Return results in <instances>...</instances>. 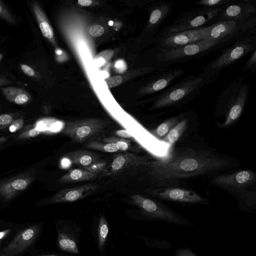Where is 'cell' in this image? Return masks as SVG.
<instances>
[{
    "label": "cell",
    "instance_id": "31",
    "mask_svg": "<svg viewBox=\"0 0 256 256\" xmlns=\"http://www.w3.org/2000/svg\"><path fill=\"white\" fill-rule=\"evenodd\" d=\"M122 82V78L117 76L111 77L106 81V83L108 88H112L120 84Z\"/></svg>",
    "mask_w": 256,
    "mask_h": 256
},
{
    "label": "cell",
    "instance_id": "28",
    "mask_svg": "<svg viewBox=\"0 0 256 256\" xmlns=\"http://www.w3.org/2000/svg\"><path fill=\"white\" fill-rule=\"evenodd\" d=\"M230 1V0H201L196 2L195 4L210 8H223Z\"/></svg>",
    "mask_w": 256,
    "mask_h": 256
},
{
    "label": "cell",
    "instance_id": "26",
    "mask_svg": "<svg viewBox=\"0 0 256 256\" xmlns=\"http://www.w3.org/2000/svg\"><path fill=\"white\" fill-rule=\"evenodd\" d=\"M86 146L89 148L107 152H114L119 151L118 146L113 143L101 142L92 141L88 142Z\"/></svg>",
    "mask_w": 256,
    "mask_h": 256
},
{
    "label": "cell",
    "instance_id": "38",
    "mask_svg": "<svg viewBox=\"0 0 256 256\" xmlns=\"http://www.w3.org/2000/svg\"><path fill=\"white\" fill-rule=\"evenodd\" d=\"M11 232L10 229H6L0 231V242L8 236Z\"/></svg>",
    "mask_w": 256,
    "mask_h": 256
},
{
    "label": "cell",
    "instance_id": "24",
    "mask_svg": "<svg viewBox=\"0 0 256 256\" xmlns=\"http://www.w3.org/2000/svg\"><path fill=\"white\" fill-rule=\"evenodd\" d=\"M188 120L183 119L179 121L164 137L162 140L170 145H172L180 138L187 127Z\"/></svg>",
    "mask_w": 256,
    "mask_h": 256
},
{
    "label": "cell",
    "instance_id": "29",
    "mask_svg": "<svg viewBox=\"0 0 256 256\" xmlns=\"http://www.w3.org/2000/svg\"><path fill=\"white\" fill-rule=\"evenodd\" d=\"M0 18L11 24H16V20L13 15L0 1Z\"/></svg>",
    "mask_w": 256,
    "mask_h": 256
},
{
    "label": "cell",
    "instance_id": "40",
    "mask_svg": "<svg viewBox=\"0 0 256 256\" xmlns=\"http://www.w3.org/2000/svg\"><path fill=\"white\" fill-rule=\"evenodd\" d=\"M36 256H60L58 255L52 254H44L37 255Z\"/></svg>",
    "mask_w": 256,
    "mask_h": 256
},
{
    "label": "cell",
    "instance_id": "25",
    "mask_svg": "<svg viewBox=\"0 0 256 256\" xmlns=\"http://www.w3.org/2000/svg\"><path fill=\"white\" fill-rule=\"evenodd\" d=\"M179 122V117L170 118L150 131L151 134L158 139H162L169 131Z\"/></svg>",
    "mask_w": 256,
    "mask_h": 256
},
{
    "label": "cell",
    "instance_id": "10",
    "mask_svg": "<svg viewBox=\"0 0 256 256\" xmlns=\"http://www.w3.org/2000/svg\"><path fill=\"white\" fill-rule=\"evenodd\" d=\"M255 17H256L255 1L230 0L228 4L222 8L216 22L234 21L246 22Z\"/></svg>",
    "mask_w": 256,
    "mask_h": 256
},
{
    "label": "cell",
    "instance_id": "6",
    "mask_svg": "<svg viewBox=\"0 0 256 256\" xmlns=\"http://www.w3.org/2000/svg\"><path fill=\"white\" fill-rule=\"evenodd\" d=\"M222 8L201 6L186 12L164 26L161 32H174L195 30L204 27V25L212 22L216 23Z\"/></svg>",
    "mask_w": 256,
    "mask_h": 256
},
{
    "label": "cell",
    "instance_id": "33",
    "mask_svg": "<svg viewBox=\"0 0 256 256\" xmlns=\"http://www.w3.org/2000/svg\"><path fill=\"white\" fill-rule=\"evenodd\" d=\"M175 253L176 256H198L190 249L186 248H179Z\"/></svg>",
    "mask_w": 256,
    "mask_h": 256
},
{
    "label": "cell",
    "instance_id": "39",
    "mask_svg": "<svg viewBox=\"0 0 256 256\" xmlns=\"http://www.w3.org/2000/svg\"><path fill=\"white\" fill-rule=\"evenodd\" d=\"M92 2L90 0H79L78 3L82 6H88L92 4Z\"/></svg>",
    "mask_w": 256,
    "mask_h": 256
},
{
    "label": "cell",
    "instance_id": "37",
    "mask_svg": "<svg viewBox=\"0 0 256 256\" xmlns=\"http://www.w3.org/2000/svg\"><path fill=\"white\" fill-rule=\"evenodd\" d=\"M40 130H38L36 128H34L28 131V135L30 137H32V138L35 137L39 134L40 133Z\"/></svg>",
    "mask_w": 256,
    "mask_h": 256
},
{
    "label": "cell",
    "instance_id": "35",
    "mask_svg": "<svg viewBox=\"0 0 256 256\" xmlns=\"http://www.w3.org/2000/svg\"><path fill=\"white\" fill-rule=\"evenodd\" d=\"M114 134L117 137L124 138V139H130L132 138L131 134L125 129L118 130L115 132Z\"/></svg>",
    "mask_w": 256,
    "mask_h": 256
},
{
    "label": "cell",
    "instance_id": "36",
    "mask_svg": "<svg viewBox=\"0 0 256 256\" xmlns=\"http://www.w3.org/2000/svg\"><path fill=\"white\" fill-rule=\"evenodd\" d=\"M22 72L26 75L30 76H34L36 74L34 70L28 65L23 64L20 66Z\"/></svg>",
    "mask_w": 256,
    "mask_h": 256
},
{
    "label": "cell",
    "instance_id": "9",
    "mask_svg": "<svg viewBox=\"0 0 256 256\" xmlns=\"http://www.w3.org/2000/svg\"><path fill=\"white\" fill-rule=\"evenodd\" d=\"M210 26L178 32H161L158 36L156 44L159 49H172L205 40Z\"/></svg>",
    "mask_w": 256,
    "mask_h": 256
},
{
    "label": "cell",
    "instance_id": "18",
    "mask_svg": "<svg viewBox=\"0 0 256 256\" xmlns=\"http://www.w3.org/2000/svg\"><path fill=\"white\" fill-rule=\"evenodd\" d=\"M64 157L68 158L72 164L82 167L86 170L104 162L96 154L84 150H76L68 152L64 154Z\"/></svg>",
    "mask_w": 256,
    "mask_h": 256
},
{
    "label": "cell",
    "instance_id": "19",
    "mask_svg": "<svg viewBox=\"0 0 256 256\" xmlns=\"http://www.w3.org/2000/svg\"><path fill=\"white\" fill-rule=\"evenodd\" d=\"M94 230V238L97 244L99 253L103 256L106 252V244L110 232L108 221L104 215H100L96 222Z\"/></svg>",
    "mask_w": 256,
    "mask_h": 256
},
{
    "label": "cell",
    "instance_id": "23",
    "mask_svg": "<svg viewBox=\"0 0 256 256\" xmlns=\"http://www.w3.org/2000/svg\"><path fill=\"white\" fill-rule=\"evenodd\" d=\"M30 182V181L28 178L15 179L2 186V189L4 188V192L1 194L8 198H12V194H16V192H20L26 189Z\"/></svg>",
    "mask_w": 256,
    "mask_h": 256
},
{
    "label": "cell",
    "instance_id": "5",
    "mask_svg": "<svg viewBox=\"0 0 256 256\" xmlns=\"http://www.w3.org/2000/svg\"><path fill=\"white\" fill-rule=\"evenodd\" d=\"M256 35V17L246 22L234 21L216 22L210 26L207 40L216 42L224 48L232 43Z\"/></svg>",
    "mask_w": 256,
    "mask_h": 256
},
{
    "label": "cell",
    "instance_id": "1",
    "mask_svg": "<svg viewBox=\"0 0 256 256\" xmlns=\"http://www.w3.org/2000/svg\"><path fill=\"white\" fill-rule=\"evenodd\" d=\"M230 163L229 159L210 151L180 148L172 150L164 158L147 162L144 166L152 182L164 186L220 170Z\"/></svg>",
    "mask_w": 256,
    "mask_h": 256
},
{
    "label": "cell",
    "instance_id": "13",
    "mask_svg": "<svg viewBox=\"0 0 256 256\" xmlns=\"http://www.w3.org/2000/svg\"><path fill=\"white\" fill-rule=\"evenodd\" d=\"M256 180L255 173L250 170H242L232 174L216 176L213 184L232 191L242 190L252 184Z\"/></svg>",
    "mask_w": 256,
    "mask_h": 256
},
{
    "label": "cell",
    "instance_id": "15",
    "mask_svg": "<svg viewBox=\"0 0 256 256\" xmlns=\"http://www.w3.org/2000/svg\"><path fill=\"white\" fill-rule=\"evenodd\" d=\"M150 193L160 199L175 202L190 204L205 202V199L196 192L181 188H169L160 190H155Z\"/></svg>",
    "mask_w": 256,
    "mask_h": 256
},
{
    "label": "cell",
    "instance_id": "42",
    "mask_svg": "<svg viewBox=\"0 0 256 256\" xmlns=\"http://www.w3.org/2000/svg\"><path fill=\"white\" fill-rule=\"evenodd\" d=\"M112 22H109V24L110 25H112Z\"/></svg>",
    "mask_w": 256,
    "mask_h": 256
},
{
    "label": "cell",
    "instance_id": "11",
    "mask_svg": "<svg viewBox=\"0 0 256 256\" xmlns=\"http://www.w3.org/2000/svg\"><path fill=\"white\" fill-rule=\"evenodd\" d=\"M105 126L98 119H84L67 122L62 132L74 141L80 143L102 132Z\"/></svg>",
    "mask_w": 256,
    "mask_h": 256
},
{
    "label": "cell",
    "instance_id": "14",
    "mask_svg": "<svg viewBox=\"0 0 256 256\" xmlns=\"http://www.w3.org/2000/svg\"><path fill=\"white\" fill-rule=\"evenodd\" d=\"M99 188L96 184H86L62 190L52 196L48 204L75 202L84 199L94 192Z\"/></svg>",
    "mask_w": 256,
    "mask_h": 256
},
{
    "label": "cell",
    "instance_id": "22",
    "mask_svg": "<svg viewBox=\"0 0 256 256\" xmlns=\"http://www.w3.org/2000/svg\"><path fill=\"white\" fill-rule=\"evenodd\" d=\"M32 8L42 34L44 37L48 40L52 39L54 38V32L44 12L37 2H34Z\"/></svg>",
    "mask_w": 256,
    "mask_h": 256
},
{
    "label": "cell",
    "instance_id": "12",
    "mask_svg": "<svg viewBox=\"0 0 256 256\" xmlns=\"http://www.w3.org/2000/svg\"><path fill=\"white\" fill-rule=\"evenodd\" d=\"M42 228V224H35L21 230L0 251V256H18L22 254L36 240Z\"/></svg>",
    "mask_w": 256,
    "mask_h": 256
},
{
    "label": "cell",
    "instance_id": "7",
    "mask_svg": "<svg viewBox=\"0 0 256 256\" xmlns=\"http://www.w3.org/2000/svg\"><path fill=\"white\" fill-rule=\"evenodd\" d=\"M130 200L134 204L140 208L146 219L163 220L177 224H190L188 221L178 214L155 200L139 194L132 195Z\"/></svg>",
    "mask_w": 256,
    "mask_h": 256
},
{
    "label": "cell",
    "instance_id": "2",
    "mask_svg": "<svg viewBox=\"0 0 256 256\" xmlns=\"http://www.w3.org/2000/svg\"><path fill=\"white\" fill-rule=\"evenodd\" d=\"M208 84L200 73L188 75L160 92L153 106L154 109L177 106L193 99Z\"/></svg>",
    "mask_w": 256,
    "mask_h": 256
},
{
    "label": "cell",
    "instance_id": "16",
    "mask_svg": "<svg viewBox=\"0 0 256 256\" xmlns=\"http://www.w3.org/2000/svg\"><path fill=\"white\" fill-rule=\"evenodd\" d=\"M147 162L144 156L131 152L116 155L111 164L102 172L101 176L115 174L131 167L144 166Z\"/></svg>",
    "mask_w": 256,
    "mask_h": 256
},
{
    "label": "cell",
    "instance_id": "30",
    "mask_svg": "<svg viewBox=\"0 0 256 256\" xmlns=\"http://www.w3.org/2000/svg\"><path fill=\"white\" fill-rule=\"evenodd\" d=\"M256 48L254 49L251 54L248 60L245 62L242 71L246 72L250 70L254 72L256 70Z\"/></svg>",
    "mask_w": 256,
    "mask_h": 256
},
{
    "label": "cell",
    "instance_id": "4",
    "mask_svg": "<svg viewBox=\"0 0 256 256\" xmlns=\"http://www.w3.org/2000/svg\"><path fill=\"white\" fill-rule=\"evenodd\" d=\"M224 48L220 43L207 39L172 49H160L157 60L160 68L164 69L171 64L200 58L210 52Z\"/></svg>",
    "mask_w": 256,
    "mask_h": 256
},
{
    "label": "cell",
    "instance_id": "21",
    "mask_svg": "<svg viewBox=\"0 0 256 256\" xmlns=\"http://www.w3.org/2000/svg\"><path fill=\"white\" fill-rule=\"evenodd\" d=\"M2 91L8 101L16 104H24L32 99L29 93L20 88L8 86L2 88Z\"/></svg>",
    "mask_w": 256,
    "mask_h": 256
},
{
    "label": "cell",
    "instance_id": "34",
    "mask_svg": "<svg viewBox=\"0 0 256 256\" xmlns=\"http://www.w3.org/2000/svg\"><path fill=\"white\" fill-rule=\"evenodd\" d=\"M13 117L9 114H2L0 115V125L6 126L12 122Z\"/></svg>",
    "mask_w": 256,
    "mask_h": 256
},
{
    "label": "cell",
    "instance_id": "32",
    "mask_svg": "<svg viewBox=\"0 0 256 256\" xmlns=\"http://www.w3.org/2000/svg\"><path fill=\"white\" fill-rule=\"evenodd\" d=\"M89 32L92 36L98 37L104 34V29L100 25H94L90 28Z\"/></svg>",
    "mask_w": 256,
    "mask_h": 256
},
{
    "label": "cell",
    "instance_id": "27",
    "mask_svg": "<svg viewBox=\"0 0 256 256\" xmlns=\"http://www.w3.org/2000/svg\"><path fill=\"white\" fill-rule=\"evenodd\" d=\"M103 142L114 144L118 146L119 150L122 151L127 150L130 146V140L115 136L105 137L103 139Z\"/></svg>",
    "mask_w": 256,
    "mask_h": 256
},
{
    "label": "cell",
    "instance_id": "41",
    "mask_svg": "<svg viewBox=\"0 0 256 256\" xmlns=\"http://www.w3.org/2000/svg\"><path fill=\"white\" fill-rule=\"evenodd\" d=\"M4 80L0 78V85L4 84Z\"/></svg>",
    "mask_w": 256,
    "mask_h": 256
},
{
    "label": "cell",
    "instance_id": "3",
    "mask_svg": "<svg viewBox=\"0 0 256 256\" xmlns=\"http://www.w3.org/2000/svg\"><path fill=\"white\" fill-rule=\"evenodd\" d=\"M256 48V35L238 40L224 49L216 58L206 64L201 74L208 84L216 80L221 71L252 52Z\"/></svg>",
    "mask_w": 256,
    "mask_h": 256
},
{
    "label": "cell",
    "instance_id": "17",
    "mask_svg": "<svg viewBox=\"0 0 256 256\" xmlns=\"http://www.w3.org/2000/svg\"><path fill=\"white\" fill-rule=\"evenodd\" d=\"M249 92V84L244 83L236 96L228 108L223 126H228L232 124L239 118L247 101Z\"/></svg>",
    "mask_w": 256,
    "mask_h": 256
},
{
    "label": "cell",
    "instance_id": "8",
    "mask_svg": "<svg viewBox=\"0 0 256 256\" xmlns=\"http://www.w3.org/2000/svg\"><path fill=\"white\" fill-rule=\"evenodd\" d=\"M56 244L61 251L72 254H80L79 244L82 228L70 220H62L56 222Z\"/></svg>",
    "mask_w": 256,
    "mask_h": 256
},
{
    "label": "cell",
    "instance_id": "20",
    "mask_svg": "<svg viewBox=\"0 0 256 256\" xmlns=\"http://www.w3.org/2000/svg\"><path fill=\"white\" fill-rule=\"evenodd\" d=\"M97 176L95 173L92 172L84 168H74L70 170L60 177L58 182L62 184L75 183L90 180Z\"/></svg>",
    "mask_w": 256,
    "mask_h": 256
}]
</instances>
